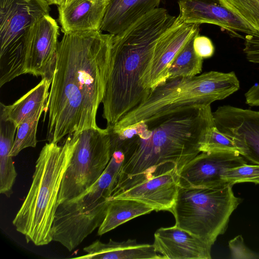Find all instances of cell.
<instances>
[{
  "mask_svg": "<svg viewBox=\"0 0 259 259\" xmlns=\"http://www.w3.org/2000/svg\"><path fill=\"white\" fill-rule=\"evenodd\" d=\"M114 35L101 30L64 33L59 42L47 105V140L98 127Z\"/></svg>",
  "mask_w": 259,
  "mask_h": 259,
  "instance_id": "6da1fadb",
  "label": "cell"
},
{
  "mask_svg": "<svg viewBox=\"0 0 259 259\" xmlns=\"http://www.w3.org/2000/svg\"><path fill=\"white\" fill-rule=\"evenodd\" d=\"M139 122L138 132L130 138L114 132L124 159L112 193L173 168L179 175L184 166L200 153L201 140L215 125L210 105H201L143 121L142 126Z\"/></svg>",
  "mask_w": 259,
  "mask_h": 259,
  "instance_id": "7a4b0ae2",
  "label": "cell"
},
{
  "mask_svg": "<svg viewBox=\"0 0 259 259\" xmlns=\"http://www.w3.org/2000/svg\"><path fill=\"white\" fill-rule=\"evenodd\" d=\"M177 17L157 8L114 35L110 66L102 103L107 126H113L149 95L143 79L160 35Z\"/></svg>",
  "mask_w": 259,
  "mask_h": 259,
  "instance_id": "3957f363",
  "label": "cell"
},
{
  "mask_svg": "<svg viewBox=\"0 0 259 259\" xmlns=\"http://www.w3.org/2000/svg\"><path fill=\"white\" fill-rule=\"evenodd\" d=\"M78 139L77 132L69 134L62 145L47 143L39 154L30 189L12 222L27 243L43 246L53 241L61 185Z\"/></svg>",
  "mask_w": 259,
  "mask_h": 259,
  "instance_id": "277c9868",
  "label": "cell"
},
{
  "mask_svg": "<svg viewBox=\"0 0 259 259\" xmlns=\"http://www.w3.org/2000/svg\"><path fill=\"white\" fill-rule=\"evenodd\" d=\"M239 88V80L234 71H210L194 76L168 78L151 90L144 101L110 126L117 130L141 121L147 122L187 106L210 105L230 96Z\"/></svg>",
  "mask_w": 259,
  "mask_h": 259,
  "instance_id": "5b68a950",
  "label": "cell"
},
{
  "mask_svg": "<svg viewBox=\"0 0 259 259\" xmlns=\"http://www.w3.org/2000/svg\"><path fill=\"white\" fill-rule=\"evenodd\" d=\"M124 159L121 148L113 149L110 160L97 181L81 194L58 204L52 227L53 241L71 251L99 228Z\"/></svg>",
  "mask_w": 259,
  "mask_h": 259,
  "instance_id": "8992f818",
  "label": "cell"
},
{
  "mask_svg": "<svg viewBox=\"0 0 259 259\" xmlns=\"http://www.w3.org/2000/svg\"><path fill=\"white\" fill-rule=\"evenodd\" d=\"M232 185L213 187L180 185L175 202L169 210L175 225L200 237L212 246L223 234L230 217L241 201Z\"/></svg>",
  "mask_w": 259,
  "mask_h": 259,
  "instance_id": "52a82bcc",
  "label": "cell"
},
{
  "mask_svg": "<svg viewBox=\"0 0 259 259\" xmlns=\"http://www.w3.org/2000/svg\"><path fill=\"white\" fill-rule=\"evenodd\" d=\"M50 11L46 0H0L1 87L25 74L30 31Z\"/></svg>",
  "mask_w": 259,
  "mask_h": 259,
  "instance_id": "ba28073f",
  "label": "cell"
},
{
  "mask_svg": "<svg viewBox=\"0 0 259 259\" xmlns=\"http://www.w3.org/2000/svg\"><path fill=\"white\" fill-rule=\"evenodd\" d=\"M77 133L78 141L62 181L58 204L81 194L95 183L112 156L107 127L89 128Z\"/></svg>",
  "mask_w": 259,
  "mask_h": 259,
  "instance_id": "9c48e42d",
  "label": "cell"
},
{
  "mask_svg": "<svg viewBox=\"0 0 259 259\" xmlns=\"http://www.w3.org/2000/svg\"><path fill=\"white\" fill-rule=\"evenodd\" d=\"M212 115L216 127L234 141L238 153L259 164V111L223 105Z\"/></svg>",
  "mask_w": 259,
  "mask_h": 259,
  "instance_id": "30bf717a",
  "label": "cell"
},
{
  "mask_svg": "<svg viewBox=\"0 0 259 259\" xmlns=\"http://www.w3.org/2000/svg\"><path fill=\"white\" fill-rule=\"evenodd\" d=\"M199 24L183 22L178 16L159 37L144 75V87L151 91L168 78V69L175 57L192 37L199 33Z\"/></svg>",
  "mask_w": 259,
  "mask_h": 259,
  "instance_id": "8fae6325",
  "label": "cell"
},
{
  "mask_svg": "<svg viewBox=\"0 0 259 259\" xmlns=\"http://www.w3.org/2000/svg\"><path fill=\"white\" fill-rule=\"evenodd\" d=\"M59 26L50 15L32 27L28 39L25 74L52 79L57 58Z\"/></svg>",
  "mask_w": 259,
  "mask_h": 259,
  "instance_id": "7c38bea8",
  "label": "cell"
},
{
  "mask_svg": "<svg viewBox=\"0 0 259 259\" xmlns=\"http://www.w3.org/2000/svg\"><path fill=\"white\" fill-rule=\"evenodd\" d=\"M247 164L236 152H202L187 163L180 173V185L200 187L225 184L222 176L227 169Z\"/></svg>",
  "mask_w": 259,
  "mask_h": 259,
  "instance_id": "4fadbf2b",
  "label": "cell"
},
{
  "mask_svg": "<svg viewBox=\"0 0 259 259\" xmlns=\"http://www.w3.org/2000/svg\"><path fill=\"white\" fill-rule=\"evenodd\" d=\"M179 18L184 23L218 25L231 35L259 36V32L223 5L220 0H178Z\"/></svg>",
  "mask_w": 259,
  "mask_h": 259,
  "instance_id": "5bb4252c",
  "label": "cell"
},
{
  "mask_svg": "<svg viewBox=\"0 0 259 259\" xmlns=\"http://www.w3.org/2000/svg\"><path fill=\"white\" fill-rule=\"evenodd\" d=\"M179 186V175L173 168L128 188L115 191L109 197L136 200L155 211H169L175 202Z\"/></svg>",
  "mask_w": 259,
  "mask_h": 259,
  "instance_id": "9a60e30c",
  "label": "cell"
},
{
  "mask_svg": "<svg viewBox=\"0 0 259 259\" xmlns=\"http://www.w3.org/2000/svg\"><path fill=\"white\" fill-rule=\"evenodd\" d=\"M153 245L165 259H210L211 245L176 225L161 227L154 234Z\"/></svg>",
  "mask_w": 259,
  "mask_h": 259,
  "instance_id": "2e32d148",
  "label": "cell"
},
{
  "mask_svg": "<svg viewBox=\"0 0 259 259\" xmlns=\"http://www.w3.org/2000/svg\"><path fill=\"white\" fill-rule=\"evenodd\" d=\"M108 2L105 0H70L58 6V20L62 32L101 30Z\"/></svg>",
  "mask_w": 259,
  "mask_h": 259,
  "instance_id": "e0dca14e",
  "label": "cell"
},
{
  "mask_svg": "<svg viewBox=\"0 0 259 259\" xmlns=\"http://www.w3.org/2000/svg\"><path fill=\"white\" fill-rule=\"evenodd\" d=\"M161 0H109L100 30L113 35L122 32L142 16L158 8Z\"/></svg>",
  "mask_w": 259,
  "mask_h": 259,
  "instance_id": "ac0fdd59",
  "label": "cell"
},
{
  "mask_svg": "<svg viewBox=\"0 0 259 259\" xmlns=\"http://www.w3.org/2000/svg\"><path fill=\"white\" fill-rule=\"evenodd\" d=\"M85 255L81 259H165L154 249L153 244H139L136 239L117 242L110 239L104 243L96 240L83 248Z\"/></svg>",
  "mask_w": 259,
  "mask_h": 259,
  "instance_id": "d6986e66",
  "label": "cell"
},
{
  "mask_svg": "<svg viewBox=\"0 0 259 259\" xmlns=\"http://www.w3.org/2000/svg\"><path fill=\"white\" fill-rule=\"evenodd\" d=\"M52 79L42 78L39 83L12 105L1 103L0 119L13 122L18 127L31 112L47 105Z\"/></svg>",
  "mask_w": 259,
  "mask_h": 259,
  "instance_id": "ffe728a7",
  "label": "cell"
},
{
  "mask_svg": "<svg viewBox=\"0 0 259 259\" xmlns=\"http://www.w3.org/2000/svg\"><path fill=\"white\" fill-rule=\"evenodd\" d=\"M106 215L98 228V235H102L126 222L154 210L141 201L124 198H108Z\"/></svg>",
  "mask_w": 259,
  "mask_h": 259,
  "instance_id": "44dd1931",
  "label": "cell"
},
{
  "mask_svg": "<svg viewBox=\"0 0 259 259\" xmlns=\"http://www.w3.org/2000/svg\"><path fill=\"white\" fill-rule=\"evenodd\" d=\"M0 192L10 197L17 173L10 155L17 127L12 121L0 119Z\"/></svg>",
  "mask_w": 259,
  "mask_h": 259,
  "instance_id": "7402d4cb",
  "label": "cell"
},
{
  "mask_svg": "<svg viewBox=\"0 0 259 259\" xmlns=\"http://www.w3.org/2000/svg\"><path fill=\"white\" fill-rule=\"evenodd\" d=\"M196 35L190 39L175 57L168 69V78L194 76L202 71L203 59L196 55L193 47Z\"/></svg>",
  "mask_w": 259,
  "mask_h": 259,
  "instance_id": "603a6c76",
  "label": "cell"
},
{
  "mask_svg": "<svg viewBox=\"0 0 259 259\" xmlns=\"http://www.w3.org/2000/svg\"><path fill=\"white\" fill-rule=\"evenodd\" d=\"M47 111L44 106L28 114L17 127L16 136L10 153L11 156H17L23 149L35 147L37 144L36 132L39 119L42 113Z\"/></svg>",
  "mask_w": 259,
  "mask_h": 259,
  "instance_id": "cb8c5ba5",
  "label": "cell"
},
{
  "mask_svg": "<svg viewBox=\"0 0 259 259\" xmlns=\"http://www.w3.org/2000/svg\"><path fill=\"white\" fill-rule=\"evenodd\" d=\"M224 6L259 32V0H220Z\"/></svg>",
  "mask_w": 259,
  "mask_h": 259,
  "instance_id": "d4e9b609",
  "label": "cell"
},
{
  "mask_svg": "<svg viewBox=\"0 0 259 259\" xmlns=\"http://www.w3.org/2000/svg\"><path fill=\"white\" fill-rule=\"evenodd\" d=\"M199 150L202 152H236L238 149L234 141L221 132L214 125L211 127L200 142Z\"/></svg>",
  "mask_w": 259,
  "mask_h": 259,
  "instance_id": "484cf974",
  "label": "cell"
},
{
  "mask_svg": "<svg viewBox=\"0 0 259 259\" xmlns=\"http://www.w3.org/2000/svg\"><path fill=\"white\" fill-rule=\"evenodd\" d=\"M222 178L225 183L232 186L246 182L259 184V164H245L229 168L223 173Z\"/></svg>",
  "mask_w": 259,
  "mask_h": 259,
  "instance_id": "4316f807",
  "label": "cell"
},
{
  "mask_svg": "<svg viewBox=\"0 0 259 259\" xmlns=\"http://www.w3.org/2000/svg\"><path fill=\"white\" fill-rule=\"evenodd\" d=\"M229 247L232 259H255L259 256L249 249L245 244L241 235H238L230 240Z\"/></svg>",
  "mask_w": 259,
  "mask_h": 259,
  "instance_id": "83f0119b",
  "label": "cell"
},
{
  "mask_svg": "<svg viewBox=\"0 0 259 259\" xmlns=\"http://www.w3.org/2000/svg\"><path fill=\"white\" fill-rule=\"evenodd\" d=\"M193 47L196 55L202 59L211 57L214 53V47L211 39L199 34L194 39Z\"/></svg>",
  "mask_w": 259,
  "mask_h": 259,
  "instance_id": "f1b7e54d",
  "label": "cell"
},
{
  "mask_svg": "<svg viewBox=\"0 0 259 259\" xmlns=\"http://www.w3.org/2000/svg\"><path fill=\"white\" fill-rule=\"evenodd\" d=\"M243 50L247 60L259 64V36L246 35Z\"/></svg>",
  "mask_w": 259,
  "mask_h": 259,
  "instance_id": "f546056e",
  "label": "cell"
},
{
  "mask_svg": "<svg viewBox=\"0 0 259 259\" xmlns=\"http://www.w3.org/2000/svg\"><path fill=\"white\" fill-rule=\"evenodd\" d=\"M49 5H55L58 6H62L65 4L66 0H46Z\"/></svg>",
  "mask_w": 259,
  "mask_h": 259,
  "instance_id": "4dcf8cb0",
  "label": "cell"
},
{
  "mask_svg": "<svg viewBox=\"0 0 259 259\" xmlns=\"http://www.w3.org/2000/svg\"><path fill=\"white\" fill-rule=\"evenodd\" d=\"M70 1V0H66V1H65V4H66V3H68V2H69Z\"/></svg>",
  "mask_w": 259,
  "mask_h": 259,
  "instance_id": "1f68e13d",
  "label": "cell"
},
{
  "mask_svg": "<svg viewBox=\"0 0 259 259\" xmlns=\"http://www.w3.org/2000/svg\"><path fill=\"white\" fill-rule=\"evenodd\" d=\"M105 1H109V0H105Z\"/></svg>",
  "mask_w": 259,
  "mask_h": 259,
  "instance_id": "d6a6232c",
  "label": "cell"
}]
</instances>
